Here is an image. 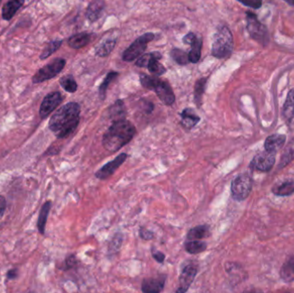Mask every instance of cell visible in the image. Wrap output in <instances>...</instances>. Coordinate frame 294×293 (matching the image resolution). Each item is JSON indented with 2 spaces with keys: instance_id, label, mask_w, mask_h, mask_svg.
<instances>
[{
  "instance_id": "cell-1",
  "label": "cell",
  "mask_w": 294,
  "mask_h": 293,
  "mask_svg": "<svg viewBox=\"0 0 294 293\" xmlns=\"http://www.w3.org/2000/svg\"><path fill=\"white\" fill-rule=\"evenodd\" d=\"M79 116L80 106L78 103H67L58 109L51 117L49 128L59 139L68 137L78 127Z\"/></svg>"
},
{
  "instance_id": "cell-2",
  "label": "cell",
  "mask_w": 294,
  "mask_h": 293,
  "mask_svg": "<svg viewBox=\"0 0 294 293\" xmlns=\"http://www.w3.org/2000/svg\"><path fill=\"white\" fill-rule=\"evenodd\" d=\"M136 128L125 119L113 122L103 138V146L110 152H116L125 146L135 137Z\"/></svg>"
},
{
  "instance_id": "cell-3",
  "label": "cell",
  "mask_w": 294,
  "mask_h": 293,
  "mask_svg": "<svg viewBox=\"0 0 294 293\" xmlns=\"http://www.w3.org/2000/svg\"><path fill=\"white\" fill-rule=\"evenodd\" d=\"M233 50V37L232 32L227 27H221L218 29L213 38L212 53L218 59L228 57Z\"/></svg>"
},
{
  "instance_id": "cell-4",
  "label": "cell",
  "mask_w": 294,
  "mask_h": 293,
  "mask_svg": "<svg viewBox=\"0 0 294 293\" xmlns=\"http://www.w3.org/2000/svg\"><path fill=\"white\" fill-rule=\"evenodd\" d=\"M247 29L255 41L263 44V46L269 43V33L266 26L259 22L256 14L251 11L247 12Z\"/></svg>"
},
{
  "instance_id": "cell-5",
  "label": "cell",
  "mask_w": 294,
  "mask_h": 293,
  "mask_svg": "<svg viewBox=\"0 0 294 293\" xmlns=\"http://www.w3.org/2000/svg\"><path fill=\"white\" fill-rule=\"evenodd\" d=\"M252 189V179L248 174H242L235 178L232 183V194L234 200H245Z\"/></svg>"
},
{
  "instance_id": "cell-6",
  "label": "cell",
  "mask_w": 294,
  "mask_h": 293,
  "mask_svg": "<svg viewBox=\"0 0 294 293\" xmlns=\"http://www.w3.org/2000/svg\"><path fill=\"white\" fill-rule=\"evenodd\" d=\"M66 66V60L63 59H56L49 63L47 66L40 69L35 75L33 77L32 81L35 84L46 81L58 75Z\"/></svg>"
},
{
  "instance_id": "cell-7",
  "label": "cell",
  "mask_w": 294,
  "mask_h": 293,
  "mask_svg": "<svg viewBox=\"0 0 294 293\" xmlns=\"http://www.w3.org/2000/svg\"><path fill=\"white\" fill-rule=\"evenodd\" d=\"M154 39V34L152 33H147L143 34L141 37H139L135 42H133L131 46L123 53V60L124 61H133L134 59H137L144 53L147 47V44Z\"/></svg>"
},
{
  "instance_id": "cell-8",
  "label": "cell",
  "mask_w": 294,
  "mask_h": 293,
  "mask_svg": "<svg viewBox=\"0 0 294 293\" xmlns=\"http://www.w3.org/2000/svg\"><path fill=\"white\" fill-rule=\"evenodd\" d=\"M61 102H62V96L60 92H52L48 94L47 97L44 98L40 108V116L41 118H47V116H49L51 113L60 105Z\"/></svg>"
},
{
  "instance_id": "cell-9",
  "label": "cell",
  "mask_w": 294,
  "mask_h": 293,
  "mask_svg": "<svg viewBox=\"0 0 294 293\" xmlns=\"http://www.w3.org/2000/svg\"><path fill=\"white\" fill-rule=\"evenodd\" d=\"M276 153L270 151H263L254 157L251 165L261 171H269L276 162Z\"/></svg>"
},
{
  "instance_id": "cell-10",
  "label": "cell",
  "mask_w": 294,
  "mask_h": 293,
  "mask_svg": "<svg viewBox=\"0 0 294 293\" xmlns=\"http://www.w3.org/2000/svg\"><path fill=\"white\" fill-rule=\"evenodd\" d=\"M196 275H197V266L192 265V264L185 266L179 278L180 287L176 290V293H186L190 287L191 284L194 282V278Z\"/></svg>"
},
{
  "instance_id": "cell-11",
  "label": "cell",
  "mask_w": 294,
  "mask_h": 293,
  "mask_svg": "<svg viewBox=\"0 0 294 293\" xmlns=\"http://www.w3.org/2000/svg\"><path fill=\"white\" fill-rule=\"evenodd\" d=\"M127 157H128V155L126 153H122L119 156H116L115 159L108 162L96 173V177L101 179V180H104V179L110 177V175H113L116 172V169L119 168L123 162H125Z\"/></svg>"
},
{
  "instance_id": "cell-12",
  "label": "cell",
  "mask_w": 294,
  "mask_h": 293,
  "mask_svg": "<svg viewBox=\"0 0 294 293\" xmlns=\"http://www.w3.org/2000/svg\"><path fill=\"white\" fill-rule=\"evenodd\" d=\"M153 91H155L156 96L165 105L169 106L175 103V95L173 93L172 89L168 83L159 79L155 85Z\"/></svg>"
},
{
  "instance_id": "cell-13",
  "label": "cell",
  "mask_w": 294,
  "mask_h": 293,
  "mask_svg": "<svg viewBox=\"0 0 294 293\" xmlns=\"http://www.w3.org/2000/svg\"><path fill=\"white\" fill-rule=\"evenodd\" d=\"M165 281V275L145 279L142 282V292L146 293H160L161 291H163Z\"/></svg>"
},
{
  "instance_id": "cell-14",
  "label": "cell",
  "mask_w": 294,
  "mask_h": 293,
  "mask_svg": "<svg viewBox=\"0 0 294 293\" xmlns=\"http://www.w3.org/2000/svg\"><path fill=\"white\" fill-rule=\"evenodd\" d=\"M104 6H105V3L103 0L92 1L88 6L87 11H86V16L89 19V21L92 22H96L104 11Z\"/></svg>"
},
{
  "instance_id": "cell-15",
  "label": "cell",
  "mask_w": 294,
  "mask_h": 293,
  "mask_svg": "<svg viewBox=\"0 0 294 293\" xmlns=\"http://www.w3.org/2000/svg\"><path fill=\"white\" fill-rule=\"evenodd\" d=\"M286 142L285 135L274 134L269 136L265 141V149L270 152L276 153L284 146Z\"/></svg>"
},
{
  "instance_id": "cell-16",
  "label": "cell",
  "mask_w": 294,
  "mask_h": 293,
  "mask_svg": "<svg viewBox=\"0 0 294 293\" xmlns=\"http://www.w3.org/2000/svg\"><path fill=\"white\" fill-rule=\"evenodd\" d=\"M282 114L288 124L294 123V89L288 93Z\"/></svg>"
},
{
  "instance_id": "cell-17",
  "label": "cell",
  "mask_w": 294,
  "mask_h": 293,
  "mask_svg": "<svg viewBox=\"0 0 294 293\" xmlns=\"http://www.w3.org/2000/svg\"><path fill=\"white\" fill-rule=\"evenodd\" d=\"M182 118V125L188 129L192 128L197 125L200 121V118L195 114L194 110L191 109H185L181 114Z\"/></svg>"
},
{
  "instance_id": "cell-18",
  "label": "cell",
  "mask_w": 294,
  "mask_h": 293,
  "mask_svg": "<svg viewBox=\"0 0 294 293\" xmlns=\"http://www.w3.org/2000/svg\"><path fill=\"white\" fill-rule=\"evenodd\" d=\"M23 3L24 0H8V2L3 5V18L7 21L12 18Z\"/></svg>"
},
{
  "instance_id": "cell-19",
  "label": "cell",
  "mask_w": 294,
  "mask_h": 293,
  "mask_svg": "<svg viewBox=\"0 0 294 293\" xmlns=\"http://www.w3.org/2000/svg\"><path fill=\"white\" fill-rule=\"evenodd\" d=\"M91 34H86V33H81V34H75L72 37L70 38L68 41L69 46L74 49H79L81 47H84L89 44L91 41Z\"/></svg>"
},
{
  "instance_id": "cell-20",
  "label": "cell",
  "mask_w": 294,
  "mask_h": 293,
  "mask_svg": "<svg viewBox=\"0 0 294 293\" xmlns=\"http://www.w3.org/2000/svg\"><path fill=\"white\" fill-rule=\"evenodd\" d=\"M209 236V226L208 225H199L191 229L187 235L188 240H200Z\"/></svg>"
},
{
  "instance_id": "cell-21",
  "label": "cell",
  "mask_w": 294,
  "mask_h": 293,
  "mask_svg": "<svg viewBox=\"0 0 294 293\" xmlns=\"http://www.w3.org/2000/svg\"><path fill=\"white\" fill-rule=\"evenodd\" d=\"M115 46H116L115 39H107L105 41H102L100 44L97 45L95 52H96L97 56H108L112 52Z\"/></svg>"
},
{
  "instance_id": "cell-22",
  "label": "cell",
  "mask_w": 294,
  "mask_h": 293,
  "mask_svg": "<svg viewBox=\"0 0 294 293\" xmlns=\"http://www.w3.org/2000/svg\"><path fill=\"white\" fill-rule=\"evenodd\" d=\"M273 192L279 196H288L294 193V181L288 180V181L282 182V184L274 187Z\"/></svg>"
},
{
  "instance_id": "cell-23",
  "label": "cell",
  "mask_w": 294,
  "mask_h": 293,
  "mask_svg": "<svg viewBox=\"0 0 294 293\" xmlns=\"http://www.w3.org/2000/svg\"><path fill=\"white\" fill-rule=\"evenodd\" d=\"M192 49L188 53V59L192 63H197L201 54V47H202V40L200 37L195 38L190 45Z\"/></svg>"
},
{
  "instance_id": "cell-24",
  "label": "cell",
  "mask_w": 294,
  "mask_h": 293,
  "mask_svg": "<svg viewBox=\"0 0 294 293\" xmlns=\"http://www.w3.org/2000/svg\"><path fill=\"white\" fill-rule=\"evenodd\" d=\"M207 243L197 240H190L185 243V250L191 255L200 254L207 250Z\"/></svg>"
},
{
  "instance_id": "cell-25",
  "label": "cell",
  "mask_w": 294,
  "mask_h": 293,
  "mask_svg": "<svg viewBox=\"0 0 294 293\" xmlns=\"http://www.w3.org/2000/svg\"><path fill=\"white\" fill-rule=\"evenodd\" d=\"M51 208L50 201L44 204L43 206L41 207V212H40V216H39V219H38V229L41 234H44L45 231V226H46V223H47V218L49 211Z\"/></svg>"
},
{
  "instance_id": "cell-26",
  "label": "cell",
  "mask_w": 294,
  "mask_h": 293,
  "mask_svg": "<svg viewBox=\"0 0 294 293\" xmlns=\"http://www.w3.org/2000/svg\"><path fill=\"white\" fill-rule=\"evenodd\" d=\"M206 83H207V78H200V80L196 82L194 86V102L199 108L201 105V100H202V96L206 87Z\"/></svg>"
},
{
  "instance_id": "cell-27",
  "label": "cell",
  "mask_w": 294,
  "mask_h": 293,
  "mask_svg": "<svg viewBox=\"0 0 294 293\" xmlns=\"http://www.w3.org/2000/svg\"><path fill=\"white\" fill-rule=\"evenodd\" d=\"M60 83L63 89L70 93L75 92L78 89V84L72 75H66L60 78Z\"/></svg>"
},
{
  "instance_id": "cell-28",
  "label": "cell",
  "mask_w": 294,
  "mask_h": 293,
  "mask_svg": "<svg viewBox=\"0 0 294 293\" xmlns=\"http://www.w3.org/2000/svg\"><path fill=\"white\" fill-rule=\"evenodd\" d=\"M158 59H159L153 58V59H150V62L147 65V68L149 70V72L156 76L163 75V73H165L166 72L164 66L158 62Z\"/></svg>"
},
{
  "instance_id": "cell-29",
  "label": "cell",
  "mask_w": 294,
  "mask_h": 293,
  "mask_svg": "<svg viewBox=\"0 0 294 293\" xmlns=\"http://www.w3.org/2000/svg\"><path fill=\"white\" fill-rule=\"evenodd\" d=\"M111 116L114 122L125 119V109L122 101H117L111 109Z\"/></svg>"
},
{
  "instance_id": "cell-30",
  "label": "cell",
  "mask_w": 294,
  "mask_h": 293,
  "mask_svg": "<svg viewBox=\"0 0 294 293\" xmlns=\"http://www.w3.org/2000/svg\"><path fill=\"white\" fill-rule=\"evenodd\" d=\"M118 76L117 72H110L108 75H107L106 78L104 79V81L103 82V84H101L100 87H99V95H100L101 99L104 100L105 97H106L107 89L109 87L110 83L115 79Z\"/></svg>"
},
{
  "instance_id": "cell-31",
  "label": "cell",
  "mask_w": 294,
  "mask_h": 293,
  "mask_svg": "<svg viewBox=\"0 0 294 293\" xmlns=\"http://www.w3.org/2000/svg\"><path fill=\"white\" fill-rule=\"evenodd\" d=\"M61 44H62V41H51L50 43L47 44V47H45V49L40 56V59H47V57L50 56L51 54H53L55 51L60 48Z\"/></svg>"
},
{
  "instance_id": "cell-32",
  "label": "cell",
  "mask_w": 294,
  "mask_h": 293,
  "mask_svg": "<svg viewBox=\"0 0 294 293\" xmlns=\"http://www.w3.org/2000/svg\"><path fill=\"white\" fill-rule=\"evenodd\" d=\"M171 57L179 65H186L189 61L188 54L185 53L184 51L180 50L178 48H175L171 51Z\"/></svg>"
},
{
  "instance_id": "cell-33",
  "label": "cell",
  "mask_w": 294,
  "mask_h": 293,
  "mask_svg": "<svg viewBox=\"0 0 294 293\" xmlns=\"http://www.w3.org/2000/svg\"><path fill=\"white\" fill-rule=\"evenodd\" d=\"M158 80H159V78H157L156 77L146 75V74H141V84L143 85V87L150 90V91H153L154 87Z\"/></svg>"
},
{
  "instance_id": "cell-34",
  "label": "cell",
  "mask_w": 294,
  "mask_h": 293,
  "mask_svg": "<svg viewBox=\"0 0 294 293\" xmlns=\"http://www.w3.org/2000/svg\"><path fill=\"white\" fill-rule=\"evenodd\" d=\"M153 58H156V59H161L162 55L159 53H149L145 54L143 56H141L140 59L137 60L136 62V66H140V67H147V65L150 62V60Z\"/></svg>"
},
{
  "instance_id": "cell-35",
  "label": "cell",
  "mask_w": 294,
  "mask_h": 293,
  "mask_svg": "<svg viewBox=\"0 0 294 293\" xmlns=\"http://www.w3.org/2000/svg\"><path fill=\"white\" fill-rule=\"evenodd\" d=\"M294 275V258L289 260L282 270V276L284 279H289Z\"/></svg>"
},
{
  "instance_id": "cell-36",
  "label": "cell",
  "mask_w": 294,
  "mask_h": 293,
  "mask_svg": "<svg viewBox=\"0 0 294 293\" xmlns=\"http://www.w3.org/2000/svg\"><path fill=\"white\" fill-rule=\"evenodd\" d=\"M245 6L251 7L254 9H259L262 6V0H238Z\"/></svg>"
},
{
  "instance_id": "cell-37",
  "label": "cell",
  "mask_w": 294,
  "mask_h": 293,
  "mask_svg": "<svg viewBox=\"0 0 294 293\" xmlns=\"http://www.w3.org/2000/svg\"><path fill=\"white\" fill-rule=\"evenodd\" d=\"M140 235L141 237L145 239V240H150L152 239L154 237V234L151 231L146 230L144 228H141V231H140Z\"/></svg>"
},
{
  "instance_id": "cell-38",
  "label": "cell",
  "mask_w": 294,
  "mask_h": 293,
  "mask_svg": "<svg viewBox=\"0 0 294 293\" xmlns=\"http://www.w3.org/2000/svg\"><path fill=\"white\" fill-rule=\"evenodd\" d=\"M152 257L156 260V262H159V263H163V261L165 259L164 254L160 252V251H156V250L155 251L152 250Z\"/></svg>"
},
{
  "instance_id": "cell-39",
  "label": "cell",
  "mask_w": 294,
  "mask_h": 293,
  "mask_svg": "<svg viewBox=\"0 0 294 293\" xmlns=\"http://www.w3.org/2000/svg\"><path fill=\"white\" fill-rule=\"evenodd\" d=\"M197 37L195 34H193V33H189V34H186L184 37H183V42L185 44H188V45H191L192 42L195 40V38Z\"/></svg>"
},
{
  "instance_id": "cell-40",
  "label": "cell",
  "mask_w": 294,
  "mask_h": 293,
  "mask_svg": "<svg viewBox=\"0 0 294 293\" xmlns=\"http://www.w3.org/2000/svg\"><path fill=\"white\" fill-rule=\"evenodd\" d=\"M5 206H6L5 199L3 196H0V216L2 215L4 212Z\"/></svg>"
},
{
  "instance_id": "cell-41",
  "label": "cell",
  "mask_w": 294,
  "mask_h": 293,
  "mask_svg": "<svg viewBox=\"0 0 294 293\" xmlns=\"http://www.w3.org/2000/svg\"><path fill=\"white\" fill-rule=\"evenodd\" d=\"M66 262H67V266H69L70 268H71L76 263L75 257L73 256H70L69 258L66 260Z\"/></svg>"
},
{
  "instance_id": "cell-42",
  "label": "cell",
  "mask_w": 294,
  "mask_h": 293,
  "mask_svg": "<svg viewBox=\"0 0 294 293\" xmlns=\"http://www.w3.org/2000/svg\"><path fill=\"white\" fill-rule=\"evenodd\" d=\"M16 274V271H9V273H8V278H14L15 277Z\"/></svg>"
},
{
  "instance_id": "cell-43",
  "label": "cell",
  "mask_w": 294,
  "mask_h": 293,
  "mask_svg": "<svg viewBox=\"0 0 294 293\" xmlns=\"http://www.w3.org/2000/svg\"><path fill=\"white\" fill-rule=\"evenodd\" d=\"M285 1L292 6H294V0H285Z\"/></svg>"
},
{
  "instance_id": "cell-44",
  "label": "cell",
  "mask_w": 294,
  "mask_h": 293,
  "mask_svg": "<svg viewBox=\"0 0 294 293\" xmlns=\"http://www.w3.org/2000/svg\"><path fill=\"white\" fill-rule=\"evenodd\" d=\"M1 1H2V0H0V3H1Z\"/></svg>"
}]
</instances>
